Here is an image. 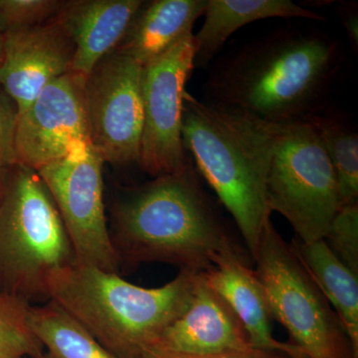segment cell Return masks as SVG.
<instances>
[{
    "mask_svg": "<svg viewBox=\"0 0 358 358\" xmlns=\"http://www.w3.org/2000/svg\"><path fill=\"white\" fill-rule=\"evenodd\" d=\"M65 1L61 0H0V31L22 29L53 20Z\"/></svg>",
    "mask_w": 358,
    "mask_h": 358,
    "instance_id": "603a6c76",
    "label": "cell"
},
{
    "mask_svg": "<svg viewBox=\"0 0 358 358\" xmlns=\"http://www.w3.org/2000/svg\"><path fill=\"white\" fill-rule=\"evenodd\" d=\"M204 23L194 39V68L207 67L233 33L268 18L324 21V15L289 0H207Z\"/></svg>",
    "mask_w": 358,
    "mask_h": 358,
    "instance_id": "e0dca14e",
    "label": "cell"
},
{
    "mask_svg": "<svg viewBox=\"0 0 358 358\" xmlns=\"http://www.w3.org/2000/svg\"><path fill=\"white\" fill-rule=\"evenodd\" d=\"M3 174H0V193H1V185H2V178H3Z\"/></svg>",
    "mask_w": 358,
    "mask_h": 358,
    "instance_id": "f1b7e54d",
    "label": "cell"
},
{
    "mask_svg": "<svg viewBox=\"0 0 358 358\" xmlns=\"http://www.w3.org/2000/svg\"><path fill=\"white\" fill-rule=\"evenodd\" d=\"M183 147L227 209L253 260L271 220L266 179L274 124L241 110L183 96Z\"/></svg>",
    "mask_w": 358,
    "mask_h": 358,
    "instance_id": "3957f363",
    "label": "cell"
},
{
    "mask_svg": "<svg viewBox=\"0 0 358 358\" xmlns=\"http://www.w3.org/2000/svg\"><path fill=\"white\" fill-rule=\"evenodd\" d=\"M346 358H357V357H353V355H352V357H346Z\"/></svg>",
    "mask_w": 358,
    "mask_h": 358,
    "instance_id": "f546056e",
    "label": "cell"
},
{
    "mask_svg": "<svg viewBox=\"0 0 358 358\" xmlns=\"http://www.w3.org/2000/svg\"><path fill=\"white\" fill-rule=\"evenodd\" d=\"M31 303L0 291V358H39L44 348L30 324Z\"/></svg>",
    "mask_w": 358,
    "mask_h": 358,
    "instance_id": "44dd1931",
    "label": "cell"
},
{
    "mask_svg": "<svg viewBox=\"0 0 358 358\" xmlns=\"http://www.w3.org/2000/svg\"><path fill=\"white\" fill-rule=\"evenodd\" d=\"M319 134L338 181L341 206L358 202V136L338 112L320 110L303 117Z\"/></svg>",
    "mask_w": 358,
    "mask_h": 358,
    "instance_id": "d6986e66",
    "label": "cell"
},
{
    "mask_svg": "<svg viewBox=\"0 0 358 358\" xmlns=\"http://www.w3.org/2000/svg\"><path fill=\"white\" fill-rule=\"evenodd\" d=\"M74 52L70 35L56 17L3 33L0 86L20 115L45 87L71 72Z\"/></svg>",
    "mask_w": 358,
    "mask_h": 358,
    "instance_id": "7c38bea8",
    "label": "cell"
},
{
    "mask_svg": "<svg viewBox=\"0 0 358 358\" xmlns=\"http://www.w3.org/2000/svg\"><path fill=\"white\" fill-rule=\"evenodd\" d=\"M77 264L48 187L34 169L15 164L0 193V291L31 303L48 299L51 275Z\"/></svg>",
    "mask_w": 358,
    "mask_h": 358,
    "instance_id": "5b68a950",
    "label": "cell"
},
{
    "mask_svg": "<svg viewBox=\"0 0 358 358\" xmlns=\"http://www.w3.org/2000/svg\"><path fill=\"white\" fill-rule=\"evenodd\" d=\"M199 274L180 270L164 286L143 288L119 274L75 264L54 273L47 292L115 357L138 358L185 312Z\"/></svg>",
    "mask_w": 358,
    "mask_h": 358,
    "instance_id": "277c9868",
    "label": "cell"
},
{
    "mask_svg": "<svg viewBox=\"0 0 358 358\" xmlns=\"http://www.w3.org/2000/svg\"><path fill=\"white\" fill-rule=\"evenodd\" d=\"M143 67L113 51L85 81L92 147L103 162L138 164L143 129Z\"/></svg>",
    "mask_w": 358,
    "mask_h": 358,
    "instance_id": "9c48e42d",
    "label": "cell"
},
{
    "mask_svg": "<svg viewBox=\"0 0 358 358\" xmlns=\"http://www.w3.org/2000/svg\"><path fill=\"white\" fill-rule=\"evenodd\" d=\"M112 241L120 262L131 265L166 263L203 273L225 259L247 261L192 162L131 190L115 205Z\"/></svg>",
    "mask_w": 358,
    "mask_h": 358,
    "instance_id": "7a4b0ae2",
    "label": "cell"
},
{
    "mask_svg": "<svg viewBox=\"0 0 358 358\" xmlns=\"http://www.w3.org/2000/svg\"><path fill=\"white\" fill-rule=\"evenodd\" d=\"M274 127L266 179L268 208L284 216L303 243L322 240L341 207L333 164L306 120Z\"/></svg>",
    "mask_w": 358,
    "mask_h": 358,
    "instance_id": "52a82bcc",
    "label": "cell"
},
{
    "mask_svg": "<svg viewBox=\"0 0 358 358\" xmlns=\"http://www.w3.org/2000/svg\"><path fill=\"white\" fill-rule=\"evenodd\" d=\"M18 117L17 106L0 89V174L17 164L15 140Z\"/></svg>",
    "mask_w": 358,
    "mask_h": 358,
    "instance_id": "cb8c5ba5",
    "label": "cell"
},
{
    "mask_svg": "<svg viewBox=\"0 0 358 358\" xmlns=\"http://www.w3.org/2000/svg\"><path fill=\"white\" fill-rule=\"evenodd\" d=\"M207 0L143 1L115 52L141 66L166 53L204 14Z\"/></svg>",
    "mask_w": 358,
    "mask_h": 358,
    "instance_id": "2e32d148",
    "label": "cell"
},
{
    "mask_svg": "<svg viewBox=\"0 0 358 358\" xmlns=\"http://www.w3.org/2000/svg\"><path fill=\"white\" fill-rule=\"evenodd\" d=\"M292 246L312 275L341 326L358 358V275L341 262L324 240L303 243L294 237Z\"/></svg>",
    "mask_w": 358,
    "mask_h": 358,
    "instance_id": "ac0fdd59",
    "label": "cell"
},
{
    "mask_svg": "<svg viewBox=\"0 0 358 358\" xmlns=\"http://www.w3.org/2000/svg\"><path fill=\"white\" fill-rule=\"evenodd\" d=\"M150 348L212 355L254 350L241 322L228 303L197 275L185 312L160 334Z\"/></svg>",
    "mask_w": 358,
    "mask_h": 358,
    "instance_id": "4fadbf2b",
    "label": "cell"
},
{
    "mask_svg": "<svg viewBox=\"0 0 358 358\" xmlns=\"http://www.w3.org/2000/svg\"><path fill=\"white\" fill-rule=\"evenodd\" d=\"M357 3L343 2L338 9L339 18L345 26L348 40L352 48L357 52L358 47V9Z\"/></svg>",
    "mask_w": 358,
    "mask_h": 358,
    "instance_id": "484cf974",
    "label": "cell"
},
{
    "mask_svg": "<svg viewBox=\"0 0 358 358\" xmlns=\"http://www.w3.org/2000/svg\"><path fill=\"white\" fill-rule=\"evenodd\" d=\"M341 60L339 44L324 33L282 27L220 61L206 102L271 124L303 119L324 110Z\"/></svg>",
    "mask_w": 358,
    "mask_h": 358,
    "instance_id": "6da1fadb",
    "label": "cell"
},
{
    "mask_svg": "<svg viewBox=\"0 0 358 358\" xmlns=\"http://www.w3.org/2000/svg\"><path fill=\"white\" fill-rule=\"evenodd\" d=\"M192 34L143 66V129L138 166L157 178L179 173L192 162L183 147V96L194 69Z\"/></svg>",
    "mask_w": 358,
    "mask_h": 358,
    "instance_id": "30bf717a",
    "label": "cell"
},
{
    "mask_svg": "<svg viewBox=\"0 0 358 358\" xmlns=\"http://www.w3.org/2000/svg\"><path fill=\"white\" fill-rule=\"evenodd\" d=\"M138 358H289L288 355L279 352H262V350H249L243 352H231L212 353V355H194L171 352V350L148 348L141 353Z\"/></svg>",
    "mask_w": 358,
    "mask_h": 358,
    "instance_id": "d4e9b609",
    "label": "cell"
},
{
    "mask_svg": "<svg viewBox=\"0 0 358 358\" xmlns=\"http://www.w3.org/2000/svg\"><path fill=\"white\" fill-rule=\"evenodd\" d=\"M30 324L47 352L55 358H117L53 301L32 306Z\"/></svg>",
    "mask_w": 358,
    "mask_h": 358,
    "instance_id": "ffe728a7",
    "label": "cell"
},
{
    "mask_svg": "<svg viewBox=\"0 0 358 358\" xmlns=\"http://www.w3.org/2000/svg\"><path fill=\"white\" fill-rule=\"evenodd\" d=\"M39 358H55L54 357H52L50 353L48 352H44L43 355H41Z\"/></svg>",
    "mask_w": 358,
    "mask_h": 358,
    "instance_id": "83f0119b",
    "label": "cell"
},
{
    "mask_svg": "<svg viewBox=\"0 0 358 358\" xmlns=\"http://www.w3.org/2000/svg\"><path fill=\"white\" fill-rule=\"evenodd\" d=\"M324 240L339 261L358 275V202L339 207Z\"/></svg>",
    "mask_w": 358,
    "mask_h": 358,
    "instance_id": "7402d4cb",
    "label": "cell"
},
{
    "mask_svg": "<svg viewBox=\"0 0 358 358\" xmlns=\"http://www.w3.org/2000/svg\"><path fill=\"white\" fill-rule=\"evenodd\" d=\"M253 261L272 319L287 329L289 343L307 358L355 357L338 315L271 220L264 227Z\"/></svg>",
    "mask_w": 358,
    "mask_h": 358,
    "instance_id": "8992f818",
    "label": "cell"
},
{
    "mask_svg": "<svg viewBox=\"0 0 358 358\" xmlns=\"http://www.w3.org/2000/svg\"><path fill=\"white\" fill-rule=\"evenodd\" d=\"M91 143L36 171L48 187L74 250L77 264L117 274L103 199V164Z\"/></svg>",
    "mask_w": 358,
    "mask_h": 358,
    "instance_id": "ba28073f",
    "label": "cell"
},
{
    "mask_svg": "<svg viewBox=\"0 0 358 358\" xmlns=\"http://www.w3.org/2000/svg\"><path fill=\"white\" fill-rule=\"evenodd\" d=\"M202 277L235 313L254 350L282 353L289 358H307L289 341L282 343L273 336L267 296L248 261L225 259L202 273Z\"/></svg>",
    "mask_w": 358,
    "mask_h": 358,
    "instance_id": "9a60e30c",
    "label": "cell"
},
{
    "mask_svg": "<svg viewBox=\"0 0 358 358\" xmlns=\"http://www.w3.org/2000/svg\"><path fill=\"white\" fill-rule=\"evenodd\" d=\"M141 0H71L56 18L70 35L75 52L71 72L87 77L126 34Z\"/></svg>",
    "mask_w": 358,
    "mask_h": 358,
    "instance_id": "5bb4252c",
    "label": "cell"
},
{
    "mask_svg": "<svg viewBox=\"0 0 358 358\" xmlns=\"http://www.w3.org/2000/svg\"><path fill=\"white\" fill-rule=\"evenodd\" d=\"M86 77L69 72L45 87L21 113L16 129V162L38 171L91 143Z\"/></svg>",
    "mask_w": 358,
    "mask_h": 358,
    "instance_id": "8fae6325",
    "label": "cell"
},
{
    "mask_svg": "<svg viewBox=\"0 0 358 358\" xmlns=\"http://www.w3.org/2000/svg\"><path fill=\"white\" fill-rule=\"evenodd\" d=\"M2 55H3V33L0 31V65H1Z\"/></svg>",
    "mask_w": 358,
    "mask_h": 358,
    "instance_id": "4316f807",
    "label": "cell"
}]
</instances>
